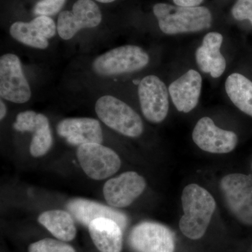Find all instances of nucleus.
I'll use <instances>...</instances> for the list:
<instances>
[{"label": "nucleus", "instance_id": "1", "mask_svg": "<svg viewBox=\"0 0 252 252\" xmlns=\"http://www.w3.org/2000/svg\"><path fill=\"white\" fill-rule=\"evenodd\" d=\"M184 215L181 218V231L187 238H202L210 224L216 203L206 189L198 185L187 186L182 192Z\"/></svg>", "mask_w": 252, "mask_h": 252}, {"label": "nucleus", "instance_id": "2", "mask_svg": "<svg viewBox=\"0 0 252 252\" xmlns=\"http://www.w3.org/2000/svg\"><path fill=\"white\" fill-rule=\"evenodd\" d=\"M153 11L160 29L170 35L202 31L212 24L211 13L205 6L185 7L158 3L154 5Z\"/></svg>", "mask_w": 252, "mask_h": 252}, {"label": "nucleus", "instance_id": "3", "mask_svg": "<svg viewBox=\"0 0 252 252\" xmlns=\"http://www.w3.org/2000/svg\"><path fill=\"white\" fill-rule=\"evenodd\" d=\"M97 117L109 127L127 137H137L144 130L140 116L128 104L112 95H104L95 104Z\"/></svg>", "mask_w": 252, "mask_h": 252}, {"label": "nucleus", "instance_id": "4", "mask_svg": "<svg viewBox=\"0 0 252 252\" xmlns=\"http://www.w3.org/2000/svg\"><path fill=\"white\" fill-rule=\"evenodd\" d=\"M149 56L142 48L126 45L110 50L94 60L93 69L104 77L140 70L149 63Z\"/></svg>", "mask_w": 252, "mask_h": 252}, {"label": "nucleus", "instance_id": "5", "mask_svg": "<svg viewBox=\"0 0 252 252\" xmlns=\"http://www.w3.org/2000/svg\"><path fill=\"white\" fill-rule=\"evenodd\" d=\"M77 155L81 168L86 175L94 180L108 178L117 173L122 165L117 154L101 144L79 146Z\"/></svg>", "mask_w": 252, "mask_h": 252}, {"label": "nucleus", "instance_id": "6", "mask_svg": "<svg viewBox=\"0 0 252 252\" xmlns=\"http://www.w3.org/2000/svg\"><path fill=\"white\" fill-rule=\"evenodd\" d=\"M220 189L232 213L242 223L252 225V177L235 173L225 176Z\"/></svg>", "mask_w": 252, "mask_h": 252}, {"label": "nucleus", "instance_id": "7", "mask_svg": "<svg viewBox=\"0 0 252 252\" xmlns=\"http://www.w3.org/2000/svg\"><path fill=\"white\" fill-rule=\"evenodd\" d=\"M0 96L17 104L26 103L31 98V87L16 55L4 54L0 58Z\"/></svg>", "mask_w": 252, "mask_h": 252}, {"label": "nucleus", "instance_id": "8", "mask_svg": "<svg viewBox=\"0 0 252 252\" xmlns=\"http://www.w3.org/2000/svg\"><path fill=\"white\" fill-rule=\"evenodd\" d=\"M102 21V13L99 6L92 0H78L73 5L72 11L60 13L57 30L60 36L69 40L84 28L97 27Z\"/></svg>", "mask_w": 252, "mask_h": 252}, {"label": "nucleus", "instance_id": "9", "mask_svg": "<svg viewBox=\"0 0 252 252\" xmlns=\"http://www.w3.org/2000/svg\"><path fill=\"white\" fill-rule=\"evenodd\" d=\"M169 91L157 76L144 77L139 84L141 109L149 122L158 124L166 118L169 110Z\"/></svg>", "mask_w": 252, "mask_h": 252}, {"label": "nucleus", "instance_id": "10", "mask_svg": "<svg viewBox=\"0 0 252 252\" xmlns=\"http://www.w3.org/2000/svg\"><path fill=\"white\" fill-rule=\"evenodd\" d=\"M131 248L137 252H174L175 238L171 230L155 222L136 225L129 237Z\"/></svg>", "mask_w": 252, "mask_h": 252}, {"label": "nucleus", "instance_id": "11", "mask_svg": "<svg viewBox=\"0 0 252 252\" xmlns=\"http://www.w3.org/2000/svg\"><path fill=\"white\" fill-rule=\"evenodd\" d=\"M192 136L198 147L212 154L229 153L235 148L238 140L235 132L220 128L209 117L198 121Z\"/></svg>", "mask_w": 252, "mask_h": 252}, {"label": "nucleus", "instance_id": "12", "mask_svg": "<svg viewBox=\"0 0 252 252\" xmlns=\"http://www.w3.org/2000/svg\"><path fill=\"white\" fill-rule=\"evenodd\" d=\"M145 180L135 172H124L106 182L103 194L106 201L113 207H126L143 193Z\"/></svg>", "mask_w": 252, "mask_h": 252}, {"label": "nucleus", "instance_id": "13", "mask_svg": "<svg viewBox=\"0 0 252 252\" xmlns=\"http://www.w3.org/2000/svg\"><path fill=\"white\" fill-rule=\"evenodd\" d=\"M57 132L69 144L80 146L90 143L102 144L103 134L98 121L91 118H70L58 124Z\"/></svg>", "mask_w": 252, "mask_h": 252}, {"label": "nucleus", "instance_id": "14", "mask_svg": "<svg viewBox=\"0 0 252 252\" xmlns=\"http://www.w3.org/2000/svg\"><path fill=\"white\" fill-rule=\"evenodd\" d=\"M201 88V75L194 69L173 81L168 91L176 109L184 113L193 110L198 103Z\"/></svg>", "mask_w": 252, "mask_h": 252}, {"label": "nucleus", "instance_id": "15", "mask_svg": "<svg viewBox=\"0 0 252 252\" xmlns=\"http://www.w3.org/2000/svg\"><path fill=\"white\" fill-rule=\"evenodd\" d=\"M67 209L77 221L86 226L89 227L93 220L99 218L115 220L122 230L127 225V218L123 212L87 199H72L68 202Z\"/></svg>", "mask_w": 252, "mask_h": 252}, {"label": "nucleus", "instance_id": "16", "mask_svg": "<svg viewBox=\"0 0 252 252\" xmlns=\"http://www.w3.org/2000/svg\"><path fill=\"white\" fill-rule=\"evenodd\" d=\"M223 39L220 33H208L195 53L199 68L213 78L220 77L226 67V61L220 52Z\"/></svg>", "mask_w": 252, "mask_h": 252}, {"label": "nucleus", "instance_id": "17", "mask_svg": "<svg viewBox=\"0 0 252 252\" xmlns=\"http://www.w3.org/2000/svg\"><path fill=\"white\" fill-rule=\"evenodd\" d=\"M89 230L93 242L101 252H122L123 230L115 220L97 219L91 222Z\"/></svg>", "mask_w": 252, "mask_h": 252}, {"label": "nucleus", "instance_id": "18", "mask_svg": "<svg viewBox=\"0 0 252 252\" xmlns=\"http://www.w3.org/2000/svg\"><path fill=\"white\" fill-rule=\"evenodd\" d=\"M38 221L62 241H71L75 238L77 229L74 220L67 212L55 210L43 212L38 217Z\"/></svg>", "mask_w": 252, "mask_h": 252}, {"label": "nucleus", "instance_id": "19", "mask_svg": "<svg viewBox=\"0 0 252 252\" xmlns=\"http://www.w3.org/2000/svg\"><path fill=\"white\" fill-rule=\"evenodd\" d=\"M225 91L233 104L252 117V81L239 73H233L225 81Z\"/></svg>", "mask_w": 252, "mask_h": 252}, {"label": "nucleus", "instance_id": "20", "mask_svg": "<svg viewBox=\"0 0 252 252\" xmlns=\"http://www.w3.org/2000/svg\"><path fill=\"white\" fill-rule=\"evenodd\" d=\"M9 32L14 39L25 45L39 49H45L49 46L48 39L41 35L32 21L15 22L11 25Z\"/></svg>", "mask_w": 252, "mask_h": 252}, {"label": "nucleus", "instance_id": "21", "mask_svg": "<svg viewBox=\"0 0 252 252\" xmlns=\"http://www.w3.org/2000/svg\"><path fill=\"white\" fill-rule=\"evenodd\" d=\"M30 152L34 157L45 155L53 144V137L48 118L42 114H37V123L33 131Z\"/></svg>", "mask_w": 252, "mask_h": 252}, {"label": "nucleus", "instance_id": "22", "mask_svg": "<svg viewBox=\"0 0 252 252\" xmlns=\"http://www.w3.org/2000/svg\"><path fill=\"white\" fill-rule=\"evenodd\" d=\"M29 252H76L70 245L54 240L46 238L31 244Z\"/></svg>", "mask_w": 252, "mask_h": 252}, {"label": "nucleus", "instance_id": "23", "mask_svg": "<svg viewBox=\"0 0 252 252\" xmlns=\"http://www.w3.org/2000/svg\"><path fill=\"white\" fill-rule=\"evenodd\" d=\"M66 0H39L33 9L36 16H51L62 9Z\"/></svg>", "mask_w": 252, "mask_h": 252}, {"label": "nucleus", "instance_id": "24", "mask_svg": "<svg viewBox=\"0 0 252 252\" xmlns=\"http://www.w3.org/2000/svg\"><path fill=\"white\" fill-rule=\"evenodd\" d=\"M37 123V114L34 111H26L18 114L14 128L19 132H32L34 131Z\"/></svg>", "mask_w": 252, "mask_h": 252}, {"label": "nucleus", "instance_id": "25", "mask_svg": "<svg viewBox=\"0 0 252 252\" xmlns=\"http://www.w3.org/2000/svg\"><path fill=\"white\" fill-rule=\"evenodd\" d=\"M32 21L37 28L41 35L45 39H51L56 35V31H58L57 26L50 16H36Z\"/></svg>", "mask_w": 252, "mask_h": 252}, {"label": "nucleus", "instance_id": "26", "mask_svg": "<svg viewBox=\"0 0 252 252\" xmlns=\"http://www.w3.org/2000/svg\"><path fill=\"white\" fill-rule=\"evenodd\" d=\"M232 14L238 21L249 20L252 24V0H238L232 9Z\"/></svg>", "mask_w": 252, "mask_h": 252}, {"label": "nucleus", "instance_id": "27", "mask_svg": "<svg viewBox=\"0 0 252 252\" xmlns=\"http://www.w3.org/2000/svg\"><path fill=\"white\" fill-rule=\"evenodd\" d=\"M203 0H173L177 6H185V7H195L203 2Z\"/></svg>", "mask_w": 252, "mask_h": 252}, {"label": "nucleus", "instance_id": "28", "mask_svg": "<svg viewBox=\"0 0 252 252\" xmlns=\"http://www.w3.org/2000/svg\"><path fill=\"white\" fill-rule=\"evenodd\" d=\"M0 108H1V111H0V119L3 120L6 114V107L2 99L0 101Z\"/></svg>", "mask_w": 252, "mask_h": 252}, {"label": "nucleus", "instance_id": "29", "mask_svg": "<svg viewBox=\"0 0 252 252\" xmlns=\"http://www.w3.org/2000/svg\"><path fill=\"white\" fill-rule=\"evenodd\" d=\"M95 1H99V2L101 3H105V4H107V3L113 2V1H115V0H95Z\"/></svg>", "mask_w": 252, "mask_h": 252}]
</instances>
